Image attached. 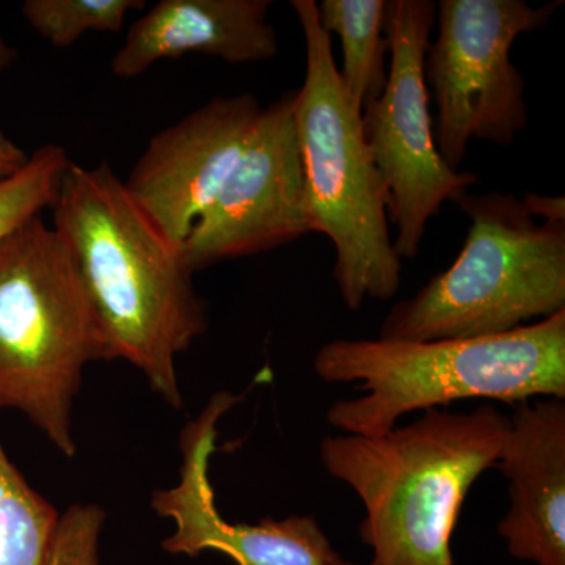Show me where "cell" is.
I'll use <instances>...</instances> for the list:
<instances>
[{"label": "cell", "instance_id": "2", "mask_svg": "<svg viewBox=\"0 0 565 565\" xmlns=\"http://www.w3.org/2000/svg\"><path fill=\"white\" fill-rule=\"evenodd\" d=\"M509 418L493 405L429 408L382 437L332 435L319 455L327 473L364 505L360 537L367 565H455L451 539L465 498L497 467Z\"/></svg>", "mask_w": 565, "mask_h": 565}, {"label": "cell", "instance_id": "1", "mask_svg": "<svg viewBox=\"0 0 565 565\" xmlns=\"http://www.w3.org/2000/svg\"><path fill=\"white\" fill-rule=\"evenodd\" d=\"M52 210V228L87 292L107 360L134 364L181 411L178 355L210 326L181 245L140 210L107 162L71 163Z\"/></svg>", "mask_w": 565, "mask_h": 565}, {"label": "cell", "instance_id": "10", "mask_svg": "<svg viewBox=\"0 0 565 565\" xmlns=\"http://www.w3.org/2000/svg\"><path fill=\"white\" fill-rule=\"evenodd\" d=\"M241 396L221 392L181 434L180 482L152 494L156 514L173 520L174 533L163 541L173 555L221 552L237 565H355L345 561L313 515L270 516L262 522H226L215 504L210 481L211 457L217 451V424Z\"/></svg>", "mask_w": 565, "mask_h": 565}, {"label": "cell", "instance_id": "19", "mask_svg": "<svg viewBox=\"0 0 565 565\" xmlns=\"http://www.w3.org/2000/svg\"><path fill=\"white\" fill-rule=\"evenodd\" d=\"M522 200L523 206L541 222H565L564 196L539 195L527 192Z\"/></svg>", "mask_w": 565, "mask_h": 565}, {"label": "cell", "instance_id": "9", "mask_svg": "<svg viewBox=\"0 0 565 565\" xmlns=\"http://www.w3.org/2000/svg\"><path fill=\"white\" fill-rule=\"evenodd\" d=\"M292 106L289 92L263 107L221 191L193 223L182 245L193 274L316 233Z\"/></svg>", "mask_w": 565, "mask_h": 565}, {"label": "cell", "instance_id": "11", "mask_svg": "<svg viewBox=\"0 0 565 565\" xmlns=\"http://www.w3.org/2000/svg\"><path fill=\"white\" fill-rule=\"evenodd\" d=\"M262 110L253 93L214 96L148 141L122 182L172 243L184 245L239 159Z\"/></svg>", "mask_w": 565, "mask_h": 565}, {"label": "cell", "instance_id": "7", "mask_svg": "<svg viewBox=\"0 0 565 565\" xmlns=\"http://www.w3.org/2000/svg\"><path fill=\"white\" fill-rule=\"evenodd\" d=\"M563 0H440L437 39L424 57L429 98L437 106L435 141L459 170L471 140L511 147L525 131L526 82L511 61L515 40L544 29Z\"/></svg>", "mask_w": 565, "mask_h": 565}, {"label": "cell", "instance_id": "6", "mask_svg": "<svg viewBox=\"0 0 565 565\" xmlns=\"http://www.w3.org/2000/svg\"><path fill=\"white\" fill-rule=\"evenodd\" d=\"M106 343L68 250L41 215L0 239V408L74 457V397Z\"/></svg>", "mask_w": 565, "mask_h": 565}, {"label": "cell", "instance_id": "21", "mask_svg": "<svg viewBox=\"0 0 565 565\" xmlns=\"http://www.w3.org/2000/svg\"><path fill=\"white\" fill-rule=\"evenodd\" d=\"M18 54L13 47L9 46L2 39H0V71L9 70L14 62H17Z\"/></svg>", "mask_w": 565, "mask_h": 565}, {"label": "cell", "instance_id": "18", "mask_svg": "<svg viewBox=\"0 0 565 565\" xmlns=\"http://www.w3.org/2000/svg\"><path fill=\"white\" fill-rule=\"evenodd\" d=\"M106 512L96 504H74L61 515L46 565H99V535Z\"/></svg>", "mask_w": 565, "mask_h": 565}, {"label": "cell", "instance_id": "17", "mask_svg": "<svg viewBox=\"0 0 565 565\" xmlns=\"http://www.w3.org/2000/svg\"><path fill=\"white\" fill-rule=\"evenodd\" d=\"M71 163L65 148L47 143L29 156L20 172L0 181V239L54 206Z\"/></svg>", "mask_w": 565, "mask_h": 565}, {"label": "cell", "instance_id": "16", "mask_svg": "<svg viewBox=\"0 0 565 565\" xmlns=\"http://www.w3.org/2000/svg\"><path fill=\"white\" fill-rule=\"evenodd\" d=\"M145 9L143 0H28L22 14L51 46H73L85 33H117L129 11Z\"/></svg>", "mask_w": 565, "mask_h": 565}, {"label": "cell", "instance_id": "5", "mask_svg": "<svg viewBox=\"0 0 565 565\" xmlns=\"http://www.w3.org/2000/svg\"><path fill=\"white\" fill-rule=\"evenodd\" d=\"M471 225L456 262L392 308L379 340L503 334L565 310V222L534 218L514 193H463Z\"/></svg>", "mask_w": 565, "mask_h": 565}, {"label": "cell", "instance_id": "20", "mask_svg": "<svg viewBox=\"0 0 565 565\" xmlns=\"http://www.w3.org/2000/svg\"><path fill=\"white\" fill-rule=\"evenodd\" d=\"M28 161L24 150L0 131V181L20 172Z\"/></svg>", "mask_w": 565, "mask_h": 565}, {"label": "cell", "instance_id": "15", "mask_svg": "<svg viewBox=\"0 0 565 565\" xmlns=\"http://www.w3.org/2000/svg\"><path fill=\"white\" fill-rule=\"evenodd\" d=\"M61 514L25 481L0 444V565H46Z\"/></svg>", "mask_w": 565, "mask_h": 565}, {"label": "cell", "instance_id": "4", "mask_svg": "<svg viewBox=\"0 0 565 565\" xmlns=\"http://www.w3.org/2000/svg\"><path fill=\"white\" fill-rule=\"evenodd\" d=\"M307 54L294 90V126L316 233L334 247L333 278L349 310L390 300L401 286V258L390 233L388 193L364 140L362 110L349 99L318 2L292 0Z\"/></svg>", "mask_w": 565, "mask_h": 565}, {"label": "cell", "instance_id": "13", "mask_svg": "<svg viewBox=\"0 0 565 565\" xmlns=\"http://www.w3.org/2000/svg\"><path fill=\"white\" fill-rule=\"evenodd\" d=\"M270 6V0H161L129 28L111 73L134 79L189 52L233 65L270 61L278 54Z\"/></svg>", "mask_w": 565, "mask_h": 565}, {"label": "cell", "instance_id": "12", "mask_svg": "<svg viewBox=\"0 0 565 565\" xmlns=\"http://www.w3.org/2000/svg\"><path fill=\"white\" fill-rule=\"evenodd\" d=\"M497 467L509 482L498 534L509 553L537 565H565V399L516 405Z\"/></svg>", "mask_w": 565, "mask_h": 565}, {"label": "cell", "instance_id": "14", "mask_svg": "<svg viewBox=\"0 0 565 565\" xmlns=\"http://www.w3.org/2000/svg\"><path fill=\"white\" fill-rule=\"evenodd\" d=\"M386 0H322L318 18L323 31L340 36L343 66L338 68L349 99L356 109L382 95L388 77L385 68Z\"/></svg>", "mask_w": 565, "mask_h": 565}, {"label": "cell", "instance_id": "8", "mask_svg": "<svg viewBox=\"0 0 565 565\" xmlns=\"http://www.w3.org/2000/svg\"><path fill=\"white\" fill-rule=\"evenodd\" d=\"M435 22L433 0L386 2L388 77L382 95L362 111L364 140L388 193V217L397 230L394 250L401 259H415L430 218L478 182L476 174L451 169L435 141L424 77Z\"/></svg>", "mask_w": 565, "mask_h": 565}, {"label": "cell", "instance_id": "3", "mask_svg": "<svg viewBox=\"0 0 565 565\" xmlns=\"http://www.w3.org/2000/svg\"><path fill=\"white\" fill-rule=\"evenodd\" d=\"M315 371L329 384H355L327 422L344 434L382 437L404 415L465 399H565V310L512 332L435 341L334 340Z\"/></svg>", "mask_w": 565, "mask_h": 565}]
</instances>
